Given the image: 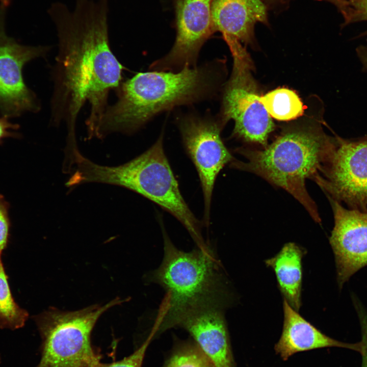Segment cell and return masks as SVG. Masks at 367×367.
<instances>
[{"mask_svg":"<svg viewBox=\"0 0 367 367\" xmlns=\"http://www.w3.org/2000/svg\"><path fill=\"white\" fill-rule=\"evenodd\" d=\"M48 13L59 41L53 71L51 123H64L66 138H76V119L88 101V138H95L108 107L109 92L120 86L123 70L109 44L108 0H76L73 11L55 3Z\"/></svg>","mask_w":367,"mask_h":367,"instance_id":"cell-1","label":"cell"},{"mask_svg":"<svg viewBox=\"0 0 367 367\" xmlns=\"http://www.w3.org/2000/svg\"><path fill=\"white\" fill-rule=\"evenodd\" d=\"M223 65L222 61L215 59L175 72L137 73L121 84L118 100L107 108L96 138L113 133H134L158 113L213 98L221 86Z\"/></svg>","mask_w":367,"mask_h":367,"instance_id":"cell-2","label":"cell"},{"mask_svg":"<svg viewBox=\"0 0 367 367\" xmlns=\"http://www.w3.org/2000/svg\"><path fill=\"white\" fill-rule=\"evenodd\" d=\"M164 132L140 155L123 164L107 166L96 164L74 151L68 166L69 188L89 182L122 187L153 201L174 217L187 230L198 247L207 246L201 223L183 198L164 148Z\"/></svg>","mask_w":367,"mask_h":367,"instance_id":"cell-3","label":"cell"},{"mask_svg":"<svg viewBox=\"0 0 367 367\" xmlns=\"http://www.w3.org/2000/svg\"><path fill=\"white\" fill-rule=\"evenodd\" d=\"M337 144V135L326 134L319 126H302L284 130L261 150L239 148L235 152L246 159H234L230 167L252 172L293 195L320 223L317 206L305 187L321 172Z\"/></svg>","mask_w":367,"mask_h":367,"instance_id":"cell-4","label":"cell"},{"mask_svg":"<svg viewBox=\"0 0 367 367\" xmlns=\"http://www.w3.org/2000/svg\"><path fill=\"white\" fill-rule=\"evenodd\" d=\"M161 221L163 258L148 277L166 292L152 329L155 336L170 328L178 317L189 310L206 306L225 308L229 300L220 263L209 246L190 252L179 250Z\"/></svg>","mask_w":367,"mask_h":367,"instance_id":"cell-5","label":"cell"},{"mask_svg":"<svg viewBox=\"0 0 367 367\" xmlns=\"http://www.w3.org/2000/svg\"><path fill=\"white\" fill-rule=\"evenodd\" d=\"M126 300L116 298L75 311L50 307L34 316L41 338V357L35 367H96L102 355L92 344L93 329L104 312Z\"/></svg>","mask_w":367,"mask_h":367,"instance_id":"cell-6","label":"cell"},{"mask_svg":"<svg viewBox=\"0 0 367 367\" xmlns=\"http://www.w3.org/2000/svg\"><path fill=\"white\" fill-rule=\"evenodd\" d=\"M233 67L224 86L219 119L234 121L233 135L264 147L274 124L260 101L257 85L251 73L252 62L244 47L231 50Z\"/></svg>","mask_w":367,"mask_h":367,"instance_id":"cell-7","label":"cell"},{"mask_svg":"<svg viewBox=\"0 0 367 367\" xmlns=\"http://www.w3.org/2000/svg\"><path fill=\"white\" fill-rule=\"evenodd\" d=\"M177 123L184 148L199 177L204 201L203 222L208 227L215 181L224 167L235 159L221 137L225 124L219 117L195 114L184 115Z\"/></svg>","mask_w":367,"mask_h":367,"instance_id":"cell-8","label":"cell"},{"mask_svg":"<svg viewBox=\"0 0 367 367\" xmlns=\"http://www.w3.org/2000/svg\"><path fill=\"white\" fill-rule=\"evenodd\" d=\"M313 180L328 197L367 213V136L344 139Z\"/></svg>","mask_w":367,"mask_h":367,"instance_id":"cell-9","label":"cell"},{"mask_svg":"<svg viewBox=\"0 0 367 367\" xmlns=\"http://www.w3.org/2000/svg\"><path fill=\"white\" fill-rule=\"evenodd\" d=\"M6 8L1 4L0 113L10 118L39 110L35 93L25 83L22 70L32 60L44 56L49 47L23 45L8 36L5 28Z\"/></svg>","mask_w":367,"mask_h":367,"instance_id":"cell-10","label":"cell"},{"mask_svg":"<svg viewBox=\"0 0 367 367\" xmlns=\"http://www.w3.org/2000/svg\"><path fill=\"white\" fill-rule=\"evenodd\" d=\"M213 1H178L175 43L166 55L151 64L152 71L175 72L197 66L202 46L216 32L212 17Z\"/></svg>","mask_w":367,"mask_h":367,"instance_id":"cell-11","label":"cell"},{"mask_svg":"<svg viewBox=\"0 0 367 367\" xmlns=\"http://www.w3.org/2000/svg\"><path fill=\"white\" fill-rule=\"evenodd\" d=\"M328 198L334 219L329 242L341 289L354 273L367 266V213L346 208L339 202Z\"/></svg>","mask_w":367,"mask_h":367,"instance_id":"cell-12","label":"cell"},{"mask_svg":"<svg viewBox=\"0 0 367 367\" xmlns=\"http://www.w3.org/2000/svg\"><path fill=\"white\" fill-rule=\"evenodd\" d=\"M173 327L188 331L215 367H234L224 308L206 306L189 310L173 322Z\"/></svg>","mask_w":367,"mask_h":367,"instance_id":"cell-13","label":"cell"},{"mask_svg":"<svg viewBox=\"0 0 367 367\" xmlns=\"http://www.w3.org/2000/svg\"><path fill=\"white\" fill-rule=\"evenodd\" d=\"M212 17L216 31L227 44L249 43L256 23L267 22L266 7L261 0H213Z\"/></svg>","mask_w":367,"mask_h":367,"instance_id":"cell-14","label":"cell"},{"mask_svg":"<svg viewBox=\"0 0 367 367\" xmlns=\"http://www.w3.org/2000/svg\"><path fill=\"white\" fill-rule=\"evenodd\" d=\"M283 311L282 331L274 347L276 354L283 360H287L296 353L327 347H338L359 352V343H343L327 336L303 318L284 299Z\"/></svg>","mask_w":367,"mask_h":367,"instance_id":"cell-15","label":"cell"},{"mask_svg":"<svg viewBox=\"0 0 367 367\" xmlns=\"http://www.w3.org/2000/svg\"><path fill=\"white\" fill-rule=\"evenodd\" d=\"M306 253L305 249L289 242L274 256L265 261L266 266L274 271L284 299L297 311L302 305V260Z\"/></svg>","mask_w":367,"mask_h":367,"instance_id":"cell-16","label":"cell"},{"mask_svg":"<svg viewBox=\"0 0 367 367\" xmlns=\"http://www.w3.org/2000/svg\"><path fill=\"white\" fill-rule=\"evenodd\" d=\"M260 100L269 115L278 120L294 119L303 113L300 98L294 91L287 88L272 90L260 96Z\"/></svg>","mask_w":367,"mask_h":367,"instance_id":"cell-17","label":"cell"},{"mask_svg":"<svg viewBox=\"0 0 367 367\" xmlns=\"http://www.w3.org/2000/svg\"><path fill=\"white\" fill-rule=\"evenodd\" d=\"M0 256V328L15 330L22 328L29 313L15 302L11 291L4 265Z\"/></svg>","mask_w":367,"mask_h":367,"instance_id":"cell-18","label":"cell"},{"mask_svg":"<svg viewBox=\"0 0 367 367\" xmlns=\"http://www.w3.org/2000/svg\"><path fill=\"white\" fill-rule=\"evenodd\" d=\"M164 367H215L198 345L186 344L175 351Z\"/></svg>","mask_w":367,"mask_h":367,"instance_id":"cell-19","label":"cell"},{"mask_svg":"<svg viewBox=\"0 0 367 367\" xmlns=\"http://www.w3.org/2000/svg\"><path fill=\"white\" fill-rule=\"evenodd\" d=\"M341 13L344 18L343 25L367 20V0H351ZM359 36H367V31Z\"/></svg>","mask_w":367,"mask_h":367,"instance_id":"cell-20","label":"cell"},{"mask_svg":"<svg viewBox=\"0 0 367 367\" xmlns=\"http://www.w3.org/2000/svg\"><path fill=\"white\" fill-rule=\"evenodd\" d=\"M152 338L149 334L143 344L129 356L111 363L100 362L96 367H142L146 349Z\"/></svg>","mask_w":367,"mask_h":367,"instance_id":"cell-21","label":"cell"},{"mask_svg":"<svg viewBox=\"0 0 367 367\" xmlns=\"http://www.w3.org/2000/svg\"><path fill=\"white\" fill-rule=\"evenodd\" d=\"M9 208V202L0 194V256L7 248L9 241L11 227Z\"/></svg>","mask_w":367,"mask_h":367,"instance_id":"cell-22","label":"cell"},{"mask_svg":"<svg viewBox=\"0 0 367 367\" xmlns=\"http://www.w3.org/2000/svg\"><path fill=\"white\" fill-rule=\"evenodd\" d=\"M9 118L5 116L0 117V145L4 140L8 138L19 139L20 134L12 130H17L20 127L17 124H13L9 121Z\"/></svg>","mask_w":367,"mask_h":367,"instance_id":"cell-23","label":"cell"},{"mask_svg":"<svg viewBox=\"0 0 367 367\" xmlns=\"http://www.w3.org/2000/svg\"><path fill=\"white\" fill-rule=\"evenodd\" d=\"M361 328V340L359 343V353L362 356L361 367H367V315L358 310Z\"/></svg>","mask_w":367,"mask_h":367,"instance_id":"cell-24","label":"cell"},{"mask_svg":"<svg viewBox=\"0 0 367 367\" xmlns=\"http://www.w3.org/2000/svg\"><path fill=\"white\" fill-rule=\"evenodd\" d=\"M357 56L362 65V71L367 72V45H360L356 49Z\"/></svg>","mask_w":367,"mask_h":367,"instance_id":"cell-25","label":"cell"},{"mask_svg":"<svg viewBox=\"0 0 367 367\" xmlns=\"http://www.w3.org/2000/svg\"><path fill=\"white\" fill-rule=\"evenodd\" d=\"M326 1L331 3L337 7L339 11L342 13L346 8L347 5L351 0H319Z\"/></svg>","mask_w":367,"mask_h":367,"instance_id":"cell-26","label":"cell"},{"mask_svg":"<svg viewBox=\"0 0 367 367\" xmlns=\"http://www.w3.org/2000/svg\"><path fill=\"white\" fill-rule=\"evenodd\" d=\"M1 2L5 5L8 6L11 2V0H1Z\"/></svg>","mask_w":367,"mask_h":367,"instance_id":"cell-27","label":"cell"},{"mask_svg":"<svg viewBox=\"0 0 367 367\" xmlns=\"http://www.w3.org/2000/svg\"><path fill=\"white\" fill-rule=\"evenodd\" d=\"M1 355H0V363H1Z\"/></svg>","mask_w":367,"mask_h":367,"instance_id":"cell-28","label":"cell"}]
</instances>
